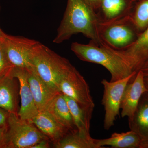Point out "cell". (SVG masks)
Returning a JSON list of instances; mask_svg holds the SVG:
<instances>
[{"label": "cell", "mask_w": 148, "mask_h": 148, "mask_svg": "<svg viewBox=\"0 0 148 148\" xmlns=\"http://www.w3.org/2000/svg\"><path fill=\"white\" fill-rule=\"evenodd\" d=\"M10 112L0 108V127L7 126Z\"/></svg>", "instance_id": "23"}, {"label": "cell", "mask_w": 148, "mask_h": 148, "mask_svg": "<svg viewBox=\"0 0 148 148\" xmlns=\"http://www.w3.org/2000/svg\"><path fill=\"white\" fill-rule=\"evenodd\" d=\"M13 68L0 43V77L10 71Z\"/></svg>", "instance_id": "22"}, {"label": "cell", "mask_w": 148, "mask_h": 148, "mask_svg": "<svg viewBox=\"0 0 148 148\" xmlns=\"http://www.w3.org/2000/svg\"><path fill=\"white\" fill-rule=\"evenodd\" d=\"M144 81L145 86L147 89V92H148V75H144Z\"/></svg>", "instance_id": "29"}, {"label": "cell", "mask_w": 148, "mask_h": 148, "mask_svg": "<svg viewBox=\"0 0 148 148\" xmlns=\"http://www.w3.org/2000/svg\"><path fill=\"white\" fill-rule=\"evenodd\" d=\"M136 73L137 72H134L127 77L116 81L109 82L105 79L101 81L104 87L102 104L105 109L104 127L106 130H109L114 125L119 115L125 89Z\"/></svg>", "instance_id": "7"}, {"label": "cell", "mask_w": 148, "mask_h": 148, "mask_svg": "<svg viewBox=\"0 0 148 148\" xmlns=\"http://www.w3.org/2000/svg\"><path fill=\"white\" fill-rule=\"evenodd\" d=\"M30 121L53 144L58 143L70 132L69 129L60 124L46 111H39Z\"/></svg>", "instance_id": "13"}, {"label": "cell", "mask_w": 148, "mask_h": 148, "mask_svg": "<svg viewBox=\"0 0 148 148\" xmlns=\"http://www.w3.org/2000/svg\"><path fill=\"white\" fill-rule=\"evenodd\" d=\"M31 62L39 76L56 93L61 92V79L73 67L68 59L40 42L32 50Z\"/></svg>", "instance_id": "3"}, {"label": "cell", "mask_w": 148, "mask_h": 148, "mask_svg": "<svg viewBox=\"0 0 148 148\" xmlns=\"http://www.w3.org/2000/svg\"><path fill=\"white\" fill-rule=\"evenodd\" d=\"M13 69L0 77V108L10 113H18L16 78L12 75Z\"/></svg>", "instance_id": "16"}, {"label": "cell", "mask_w": 148, "mask_h": 148, "mask_svg": "<svg viewBox=\"0 0 148 148\" xmlns=\"http://www.w3.org/2000/svg\"><path fill=\"white\" fill-rule=\"evenodd\" d=\"M7 126L0 127V148H4Z\"/></svg>", "instance_id": "25"}, {"label": "cell", "mask_w": 148, "mask_h": 148, "mask_svg": "<svg viewBox=\"0 0 148 148\" xmlns=\"http://www.w3.org/2000/svg\"><path fill=\"white\" fill-rule=\"evenodd\" d=\"M130 16L133 24L140 34L148 27V0L137 1Z\"/></svg>", "instance_id": "21"}, {"label": "cell", "mask_w": 148, "mask_h": 148, "mask_svg": "<svg viewBox=\"0 0 148 148\" xmlns=\"http://www.w3.org/2000/svg\"><path fill=\"white\" fill-rule=\"evenodd\" d=\"M71 50L82 61L99 64L106 68L110 74V81L122 79L136 72L120 50L105 44L99 45L90 41L88 44L73 42Z\"/></svg>", "instance_id": "2"}, {"label": "cell", "mask_w": 148, "mask_h": 148, "mask_svg": "<svg viewBox=\"0 0 148 148\" xmlns=\"http://www.w3.org/2000/svg\"><path fill=\"white\" fill-rule=\"evenodd\" d=\"M64 95L78 131L84 135H90V122L94 107L81 106L72 98Z\"/></svg>", "instance_id": "17"}, {"label": "cell", "mask_w": 148, "mask_h": 148, "mask_svg": "<svg viewBox=\"0 0 148 148\" xmlns=\"http://www.w3.org/2000/svg\"><path fill=\"white\" fill-rule=\"evenodd\" d=\"M140 70L143 72V75H148V58L145 61Z\"/></svg>", "instance_id": "27"}, {"label": "cell", "mask_w": 148, "mask_h": 148, "mask_svg": "<svg viewBox=\"0 0 148 148\" xmlns=\"http://www.w3.org/2000/svg\"><path fill=\"white\" fill-rule=\"evenodd\" d=\"M86 4L93 10H98L101 6L102 0H83Z\"/></svg>", "instance_id": "24"}, {"label": "cell", "mask_w": 148, "mask_h": 148, "mask_svg": "<svg viewBox=\"0 0 148 148\" xmlns=\"http://www.w3.org/2000/svg\"><path fill=\"white\" fill-rule=\"evenodd\" d=\"M140 148H148V138L142 139Z\"/></svg>", "instance_id": "28"}, {"label": "cell", "mask_w": 148, "mask_h": 148, "mask_svg": "<svg viewBox=\"0 0 148 148\" xmlns=\"http://www.w3.org/2000/svg\"><path fill=\"white\" fill-rule=\"evenodd\" d=\"M60 124L69 130L70 132L77 131L71 114L64 94L57 93L48 104L45 109Z\"/></svg>", "instance_id": "14"}, {"label": "cell", "mask_w": 148, "mask_h": 148, "mask_svg": "<svg viewBox=\"0 0 148 148\" xmlns=\"http://www.w3.org/2000/svg\"><path fill=\"white\" fill-rule=\"evenodd\" d=\"M141 141L140 136L131 130L121 133L115 132L107 139L95 140L99 148L106 146L115 148H140Z\"/></svg>", "instance_id": "19"}, {"label": "cell", "mask_w": 148, "mask_h": 148, "mask_svg": "<svg viewBox=\"0 0 148 148\" xmlns=\"http://www.w3.org/2000/svg\"><path fill=\"white\" fill-rule=\"evenodd\" d=\"M98 32L103 43L118 50L129 47L140 34L133 24L130 14L112 22H99Z\"/></svg>", "instance_id": "5"}, {"label": "cell", "mask_w": 148, "mask_h": 148, "mask_svg": "<svg viewBox=\"0 0 148 148\" xmlns=\"http://www.w3.org/2000/svg\"><path fill=\"white\" fill-rule=\"evenodd\" d=\"M136 0H102L97 13L100 23L116 21L130 15Z\"/></svg>", "instance_id": "11"}, {"label": "cell", "mask_w": 148, "mask_h": 148, "mask_svg": "<svg viewBox=\"0 0 148 148\" xmlns=\"http://www.w3.org/2000/svg\"><path fill=\"white\" fill-rule=\"evenodd\" d=\"M120 51L131 64L133 71H139L148 58V27L140 33L132 45Z\"/></svg>", "instance_id": "15"}, {"label": "cell", "mask_w": 148, "mask_h": 148, "mask_svg": "<svg viewBox=\"0 0 148 148\" xmlns=\"http://www.w3.org/2000/svg\"><path fill=\"white\" fill-rule=\"evenodd\" d=\"M59 90L81 106L95 107L87 83L74 66L61 79Z\"/></svg>", "instance_id": "8"}, {"label": "cell", "mask_w": 148, "mask_h": 148, "mask_svg": "<svg viewBox=\"0 0 148 148\" xmlns=\"http://www.w3.org/2000/svg\"><path fill=\"white\" fill-rule=\"evenodd\" d=\"M128 119L130 130L142 139L148 138V92L142 95L137 109L131 118Z\"/></svg>", "instance_id": "18"}, {"label": "cell", "mask_w": 148, "mask_h": 148, "mask_svg": "<svg viewBox=\"0 0 148 148\" xmlns=\"http://www.w3.org/2000/svg\"><path fill=\"white\" fill-rule=\"evenodd\" d=\"M25 71L37 108L39 111H43L51 99L58 93L53 91L46 84L32 66Z\"/></svg>", "instance_id": "12"}, {"label": "cell", "mask_w": 148, "mask_h": 148, "mask_svg": "<svg viewBox=\"0 0 148 148\" xmlns=\"http://www.w3.org/2000/svg\"><path fill=\"white\" fill-rule=\"evenodd\" d=\"M36 40L5 33L0 43L12 66L15 69L27 70L32 67V50L39 43Z\"/></svg>", "instance_id": "6"}, {"label": "cell", "mask_w": 148, "mask_h": 148, "mask_svg": "<svg viewBox=\"0 0 148 148\" xmlns=\"http://www.w3.org/2000/svg\"><path fill=\"white\" fill-rule=\"evenodd\" d=\"M0 10H1V5H0ZM4 34V32H3L2 30L1 29V27H0V40L1 39Z\"/></svg>", "instance_id": "30"}, {"label": "cell", "mask_w": 148, "mask_h": 148, "mask_svg": "<svg viewBox=\"0 0 148 148\" xmlns=\"http://www.w3.org/2000/svg\"><path fill=\"white\" fill-rule=\"evenodd\" d=\"M50 148L49 140H43L32 146L31 148Z\"/></svg>", "instance_id": "26"}, {"label": "cell", "mask_w": 148, "mask_h": 148, "mask_svg": "<svg viewBox=\"0 0 148 148\" xmlns=\"http://www.w3.org/2000/svg\"><path fill=\"white\" fill-rule=\"evenodd\" d=\"M131 80L125 89L120 107L121 116L127 117L128 119L134 114L142 95L147 91L142 71H138Z\"/></svg>", "instance_id": "9"}, {"label": "cell", "mask_w": 148, "mask_h": 148, "mask_svg": "<svg viewBox=\"0 0 148 148\" xmlns=\"http://www.w3.org/2000/svg\"><path fill=\"white\" fill-rule=\"evenodd\" d=\"M97 14L83 0H68L63 19L53 42L60 44L73 35L82 34L95 44H103L99 36Z\"/></svg>", "instance_id": "1"}, {"label": "cell", "mask_w": 148, "mask_h": 148, "mask_svg": "<svg viewBox=\"0 0 148 148\" xmlns=\"http://www.w3.org/2000/svg\"><path fill=\"white\" fill-rule=\"evenodd\" d=\"M95 139L80 133L78 130L69 132L58 143L53 144L56 148H99L95 144Z\"/></svg>", "instance_id": "20"}, {"label": "cell", "mask_w": 148, "mask_h": 148, "mask_svg": "<svg viewBox=\"0 0 148 148\" xmlns=\"http://www.w3.org/2000/svg\"><path fill=\"white\" fill-rule=\"evenodd\" d=\"M43 140H49L32 122L10 113L4 148H31Z\"/></svg>", "instance_id": "4"}, {"label": "cell", "mask_w": 148, "mask_h": 148, "mask_svg": "<svg viewBox=\"0 0 148 148\" xmlns=\"http://www.w3.org/2000/svg\"><path fill=\"white\" fill-rule=\"evenodd\" d=\"M12 73L14 77L18 79L20 85L21 105L18 112V116L21 119L30 121L38 114L39 111L30 89L26 71L13 68Z\"/></svg>", "instance_id": "10"}, {"label": "cell", "mask_w": 148, "mask_h": 148, "mask_svg": "<svg viewBox=\"0 0 148 148\" xmlns=\"http://www.w3.org/2000/svg\"><path fill=\"white\" fill-rule=\"evenodd\" d=\"M136 1H139V0H136Z\"/></svg>", "instance_id": "31"}]
</instances>
